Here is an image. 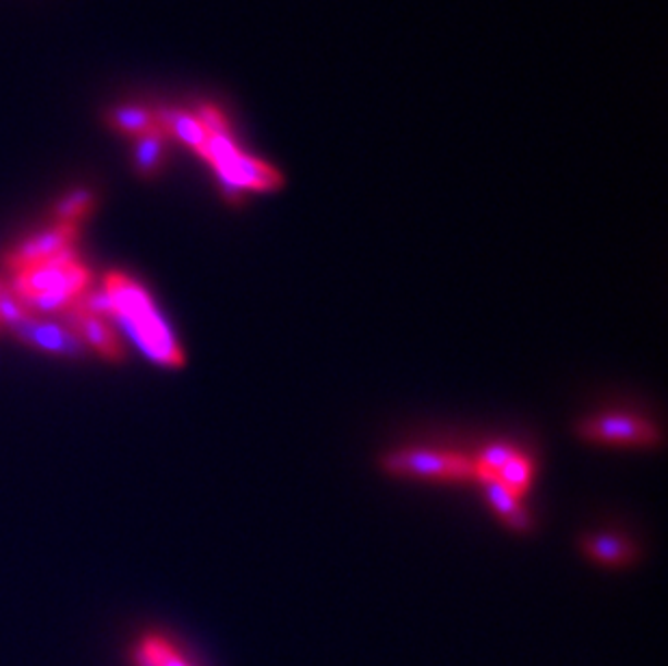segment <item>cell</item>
<instances>
[{"label":"cell","instance_id":"13","mask_svg":"<svg viewBox=\"0 0 668 666\" xmlns=\"http://www.w3.org/2000/svg\"><path fill=\"white\" fill-rule=\"evenodd\" d=\"M109 124L120 131V133L141 134L149 133L154 129H158V120L154 111H147L143 107H118L109 113Z\"/></svg>","mask_w":668,"mask_h":666},{"label":"cell","instance_id":"11","mask_svg":"<svg viewBox=\"0 0 668 666\" xmlns=\"http://www.w3.org/2000/svg\"><path fill=\"white\" fill-rule=\"evenodd\" d=\"M584 552L597 560V562H606V565H623L630 562L634 558V547L617 536V534H593L588 538H584Z\"/></svg>","mask_w":668,"mask_h":666},{"label":"cell","instance_id":"18","mask_svg":"<svg viewBox=\"0 0 668 666\" xmlns=\"http://www.w3.org/2000/svg\"><path fill=\"white\" fill-rule=\"evenodd\" d=\"M26 314L24 305L11 290V286H4L0 281V320H4L9 327H13L22 316Z\"/></svg>","mask_w":668,"mask_h":666},{"label":"cell","instance_id":"15","mask_svg":"<svg viewBox=\"0 0 668 666\" xmlns=\"http://www.w3.org/2000/svg\"><path fill=\"white\" fill-rule=\"evenodd\" d=\"M94 206V195L85 189H76L72 193H68L63 199H59V204L54 206V217L59 223L65 226H76L78 219H83Z\"/></svg>","mask_w":668,"mask_h":666},{"label":"cell","instance_id":"19","mask_svg":"<svg viewBox=\"0 0 668 666\" xmlns=\"http://www.w3.org/2000/svg\"><path fill=\"white\" fill-rule=\"evenodd\" d=\"M134 663H136V666H154L149 656L141 647H136V652H134Z\"/></svg>","mask_w":668,"mask_h":666},{"label":"cell","instance_id":"12","mask_svg":"<svg viewBox=\"0 0 668 666\" xmlns=\"http://www.w3.org/2000/svg\"><path fill=\"white\" fill-rule=\"evenodd\" d=\"M165 138L167 133L158 126L149 133L136 136V145H134V169L138 175L143 178H151L160 162H162V154H165Z\"/></svg>","mask_w":668,"mask_h":666},{"label":"cell","instance_id":"4","mask_svg":"<svg viewBox=\"0 0 668 666\" xmlns=\"http://www.w3.org/2000/svg\"><path fill=\"white\" fill-rule=\"evenodd\" d=\"M384 468L394 476L435 481H478L481 472L472 457L439 450H401L384 459Z\"/></svg>","mask_w":668,"mask_h":666},{"label":"cell","instance_id":"9","mask_svg":"<svg viewBox=\"0 0 668 666\" xmlns=\"http://www.w3.org/2000/svg\"><path fill=\"white\" fill-rule=\"evenodd\" d=\"M481 483L485 485V494H487L491 507L498 511V516H500L511 529L524 531V529L531 526V518H529V513L522 509L520 498L513 496L496 476H485V479H481Z\"/></svg>","mask_w":668,"mask_h":666},{"label":"cell","instance_id":"1","mask_svg":"<svg viewBox=\"0 0 668 666\" xmlns=\"http://www.w3.org/2000/svg\"><path fill=\"white\" fill-rule=\"evenodd\" d=\"M102 288L111 299L109 323H118L141 353L160 366L180 368L184 364L180 342L136 279L124 273H109Z\"/></svg>","mask_w":668,"mask_h":666},{"label":"cell","instance_id":"10","mask_svg":"<svg viewBox=\"0 0 668 666\" xmlns=\"http://www.w3.org/2000/svg\"><path fill=\"white\" fill-rule=\"evenodd\" d=\"M156 120L165 133L175 134L180 141H184L189 147L197 149L199 154L204 152L208 143V133L195 116H189L182 111H162V113H156Z\"/></svg>","mask_w":668,"mask_h":666},{"label":"cell","instance_id":"3","mask_svg":"<svg viewBox=\"0 0 668 666\" xmlns=\"http://www.w3.org/2000/svg\"><path fill=\"white\" fill-rule=\"evenodd\" d=\"M202 156L208 162H212V167L217 169L221 186L230 195H239L245 189L272 191V189L281 186V175L272 167L243 154L234 145L230 131L208 134V143H206Z\"/></svg>","mask_w":668,"mask_h":666},{"label":"cell","instance_id":"2","mask_svg":"<svg viewBox=\"0 0 668 666\" xmlns=\"http://www.w3.org/2000/svg\"><path fill=\"white\" fill-rule=\"evenodd\" d=\"M92 281V273L78 263L74 250L48 263L13 273L11 290L26 312L35 316L63 314L72 307Z\"/></svg>","mask_w":668,"mask_h":666},{"label":"cell","instance_id":"16","mask_svg":"<svg viewBox=\"0 0 668 666\" xmlns=\"http://www.w3.org/2000/svg\"><path fill=\"white\" fill-rule=\"evenodd\" d=\"M518 455V450L513 446H507V444H494V446H487L474 461L478 465V472H481V479L485 476H496L513 457ZM478 479V481H481Z\"/></svg>","mask_w":668,"mask_h":666},{"label":"cell","instance_id":"8","mask_svg":"<svg viewBox=\"0 0 668 666\" xmlns=\"http://www.w3.org/2000/svg\"><path fill=\"white\" fill-rule=\"evenodd\" d=\"M61 316L65 318V325L81 338V342L87 349L98 351L107 360H122L124 358V349H122L116 331L111 329L109 320L92 314L78 301L72 307H68Z\"/></svg>","mask_w":668,"mask_h":666},{"label":"cell","instance_id":"14","mask_svg":"<svg viewBox=\"0 0 668 666\" xmlns=\"http://www.w3.org/2000/svg\"><path fill=\"white\" fill-rule=\"evenodd\" d=\"M533 472H535L533 461H531L526 455L518 452V455L496 474V479H498L513 496L522 498V496L529 492L531 483H533Z\"/></svg>","mask_w":668,"mask_h":666},{"label":"cell","instance_id":"5","mask_svg":"<svg viewBox=\"0 0 668 666\" xmlns=\"http://www.w3.org/2000/svg\"><path fill=\"white\" fill-rule=\"evenodd\" d=\"M13 334L26 342L33 349H39L44 353L52 355H63V358H81L87 347L81 342V338L63 323L35 316L26 312L13 327Z\"/></svg>","mask_w":668,"mask_h":666},{"label":"cell","instance_id":"7","mask_svg":"<svg viewBox=\"0 0 668 666\" xmlns=\"http://www.w3.org/2000/svg\"><path fill=\"white\" fill-rule=\"evenodd\" d=\"M76 237H78L76 226L57 223L54 228L31 237L13 254H9L7 267L13 268V273H15V270H22V268L48 263V261H52V258H57L65 252H72V247L76 243Z\"/></svg>","mask_w":668,"mask_h":666},{"label":"cell","instance_id":"6","mask_svg":"<svg viewBox=\"0 0 668 666\" xmlns=\"http://www.w3.org/2000/svg\"><path fill=\"white\" fill-rule=\"evenodd\" d=\"M580 435L588 441L599 444H623V446H652L660 441V433L654 424L636 415L608 413L586 420L580 426Z\"/></svg>","mask_w":668,"mask_h":666},{"label":"cell","instance_id":"17","mask_svg":"<svg viewBox=\"0 0 668 666\" xmlns=\"http://www.w3.org/2000/svg\"><path fill=\"white\" fill-rule=\"evenodd\" d=\"M138 647L149 656L154 666H191L162 637H145Z\"/></svg>","mask_w":668,"mask_h":666}]
</instances>
